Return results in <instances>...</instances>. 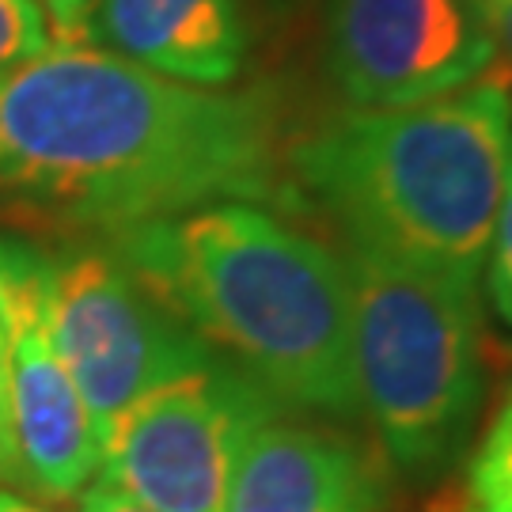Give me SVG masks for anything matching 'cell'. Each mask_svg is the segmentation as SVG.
<instances>
[{
  "label": "cell",
  "instance_id": "5b68a950",
  "mask_svg": "<svg viewBox=\"0 0 512 512\" xmlns=\"http://www.w3.org/2000/svg\"><path fill=\"white\" fill-rule=\"evenodd\" d=\"M285 410L220 357L152 387L99 437V486L152 512H228L239 456Z\"/></svg>",
  "mask_w": 512,
  "mask_h": 512
},
{
  "label": "cell",
  "instance_id": "e0dca14e",
  "mask_svg": "<svg viewBox=\"0 0 512 512\" xmlns=\"http://www.w3.org/2000/svg\"><path fill=\"white\" fill-rule=\"evenodd\" d=\"M0 512H54V509H46V505H38V501H27V497L16 494V490H0Z\"/></svg>",
  "mask_w": 512,
  "mask_h": 512
},
{
  "label": "cell",
  "instance_id": "6da1fadb",
  "mask_svg": "<svg viewBox=\"0 0 512 512\" xmlns=\"http://www.w3.org/2000/svg\"><path fill=\"white\" fill-rule=\"evenodd\" d=\"M281 129L266 95L194 88L92 42L0 76V205L103 236L209 202H262Z\"/></svg>",
  "mask_w": 512,
  "mask_h": 512
},
{
  "label": "cell",
  "instance_id": "8992f818",
  "mask_svg": "<svg viewBox=\"0 0 512 512\" xmlns=\"http://www.w3.org/2000/svg\"><path fill=\"white\" fill-rule=\"evenodd\" d=\"M42 277L54 346L99 437L152 387L217 357L103 243L42 255Z\"/></svg>",
  "mask_w": 512,
  "mask_h": 512
},
{
  "label": "cell",
  "instance_id": "30bf717a",
  "mask_svg": "<svg viewBox=\"0 0 512 512\" xmlns=\"http://www.w3.org/2000/svg\"><path fill=\"white\" fill-rule=\"evenodd\" d=\"M88 42L179 84L228 88L251 31L243 0H99Z\"/></svg>",
  "mask_w": 512,
  "mask_h": 512
},
{
  "label": "cell",
  "instance_id": "7c38bea8",
  "mask_svg": "<svg viewBox=\"0 0 512 512\" xmlns=\"http://www.w3.org/2000/svg\"><path fill=\"white\" fill-rule=\"evenodd\" d=\"M50 23L38 0H0V76L50 46Z\"/></svg>",
  "mask_w": 512,
  "mask_h": 512
},
{
  "label": "cell",
  "instance_id": "2e32d148",
  "mask_svg": "<svg viewBox=\"0 0 512 512\" xmlns=\"http://www.w3.org/2000/svg\"><path fill=\"white\" fill-rule=\"evenodd\" d=\"M76 512H152V509H145V505H137V501H129V497L114 494L107 486L92 482L84 494L76 497Z\"/></svg>",
  "mask_w": 512,
  "mask_h": 512
},
{
  "label": "cell",
  "instance_id": "52a82bcc",
  "mask_svg": "<svg viewBox=\"0 0 512 512\" xmlns=\"http://www.w3.org/2000/svg\"><path fill=\"white\" fill-rule=\"evenodd\" d=\"M42 281V255L35 247L0 236L4 478L46 501H65L99 478V429L54 346Z\"/></svg>",
  "mask_w": 512,
  "mask_h": 512
},
{
  "label": "cell",
  "instance_id": "7a4b0ae2",
  "mask_svg": "<svg viewBox=\"0 0 512 512\" xmlns=\"http://www.w3.org/2000/svg\"><path fill=\"white\" fill-rule=\"evenodd\" d=\"M103 247L281 410L357 418L346 255L258 202H209Z\"/></svg>",
  "mask_w": 512,
  "mask_h": 512
},
{
  "label": "cell",
  "instance_id": "8fae6325",
  "mask_svg": "<svg viewBox=\"0 0 512 512\" xmlns=\"http://www.w3.org/2000/svg\"><path fill=\"white\" fill-rule=\"evenodd\" d=\"M440 512H512V391L475 452L463 456L456 490Z\"/></svg>",
  "mask_w": 512,
  "mask_h": 512
},
{
  "label": "cell",
  "instance_id": "277c9868",
  "mask_svg": "<svg viewBox=\"0 0 512 512\" xmlns=\"http://www.w3.org/2000/svg\"><path fill=\"white\" fill-rule=\"evenodd\" d=\"M353 387L387 467L406 482L452 475L486 395L475 289L346 251Z\"/></svg>",
  "mask_w": 512,
  "mask_h": 512
},
{
  "label": "cell",
  "instance_id": "5bb4252c",
  "mask_svg": "<svg viewBox=\"0 0 512 512\" xmlns=\"http://www.w3.org/2000/svg\"><path fill=\"white\" fill-rule=\"evenodd\" d=\"M471 4L494 38V65L486 76H494L512 99V0H471Z\"/></svg>",
  "mask_w": 512,
  "mask_h": 512
},
{
  "label": "cell",
  "instance_id": "4fadbf2b",
  "mask_svg": "<svg viewBox=\"0 0 512 512\" xmlns=\"http://www.w3.org/2000/svg\"><path fill=\"white\" fill-rule=\"evenodd\" d=\"M486 281H490V300L501 323L512 327V160L509 175H505V194H501V209L494 220V236H490V251H486Z\"/></svg>",
  "mask_w": 512,
  "mask_h": 512
},
{
  "label": "cell",
  "instance_id": "9a60e30c",
  "mask_svg": "<svg viewBox=\"0 0 512 512\" xmlns=\"http://www.w3.org/2000/svg\"><path fill=\"white\" fill-rule=\"evenodd\" d=\"M38 4L46 12L54 42H88V23H92L99 0H38Z\"/></svg>",
  "mask_w": 512,
  "mask_h": 512
},
{
  "label": "cell",
  "instance_id": "9c48e42d",
  "mask_svg": "<svg viewBox=\"0 0 512 512\" xmlns=\"http://www.w3.org/2000/svg\"><path fill=\"white\" fill-rule=\"evenodd\" d=\"M228 512H391V494L365 444L270 418L239 456Z\"/></svg>",
  "mask_w": 512,
  "mask_h": 512
},
{
  "label": "cell",
  "instance_id": "ba28073f",
  "mask_svg": "<svg viewBox=\"0 0 512 512\" xmlns=\"http://www.w3.org/2000/svg\"><path fill=\"white\" fill-rule=\"evenodd\" d=\"M327 69L349 107H410L475 84L494 38L471 0H323Z\"/></svg>",
  "mask_w": 512,
  "mask_h": 512
},
{
  "label": "cell",
  "instance_id": "ac0fdd59",
  "mask_svg": "<svg viewBox=\"0 0 512 512\" xmlns=\"http://www.w3.org/2000/svg\"><path fill=\"white\" fill-rule=\"evenodd\" d=\"M0 475H8V433H4V342H0Z\"/></svg>",
  "mask_w": 512,
  "mask_h": 512
},
{
  "label": "cell",
  "instance_id": "3957f363",
  "mask_svg": "<svg viewBox=\"0 0 512 512\" xmlns=\"http://www.w3.org/2000/svg\"><path fill=\"white\" fill-rule=\"evenodd\" d=\"M512 160L494 76L410 107H349L289 148L296 183L349 251L475 289Z\"/></svg>",
  "mask_w": 512,
  "mask_h": 512
}]
</instances>
